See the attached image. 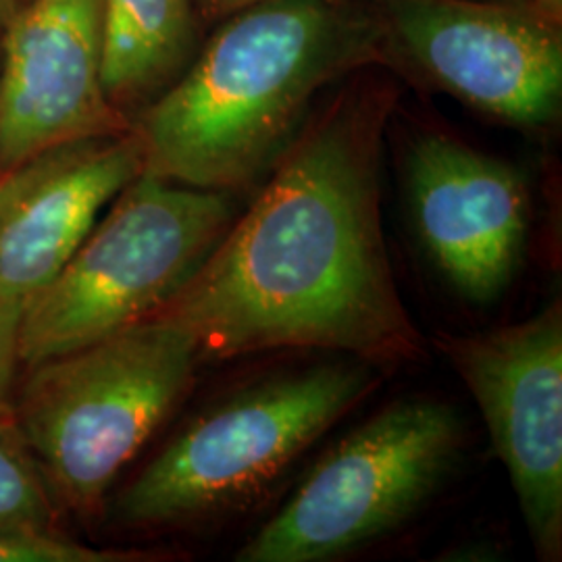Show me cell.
I'll return each instance as SVG.
<instances>
[{
	"instance_id": "6da1fadb",
	"label": "cell",
	"mask_w": 562,
	"mask_h": 562,
	"mask_svg": "<svg viewBox=\"0 0 562 562\" xmlns=\"http://www.w3.org/2000/svg\"><path fill=\"white\" fill-rule=\"evenodd\" d=\"M352 74L306 117L252 204L161 313L225 361L319 348L378 367L425 359L394 281L382 227L390 81Z\"/></svg>"
},
{
	"instance_id": "7a4b0ae2",
	"label": "cell",
	"mask_w": 562,
	"mask_h": 562,
	"mask_svg": "<svg viewBox=\"0 0 562 562\" xmlns=\"http://www.w3.org/2000/svg\"><path fill=\"white\" fill-rule=\"evenodd\" d=\"M378 65L383 30L373 0L240 9L132 120L142 171L202 190H246L280 159L323 88Z\"/></svg>"
},
{
	"instance_id": "3957f363",
	"label": "cell",
	"mask_w": 562,
	"mask_h": 562,
	"mask_svg": "<svg viewBox=\"0 0 562 562\" xmlns=\"http://www.w3.org/2000/svg\"><path fill=\"white\" fill-rule=\"evenodd\" d=\"M194 340L161 317L30 367L13 417L57 503L92 515L186 396Z\"/></svg>"
},
{
	"instance_id": "277c9868",
	"label": "cell",
	"mask_w": 562,
	"mask_h": 562,
	"mask_svg": "<svg viewBox=\"0 0 562 562\" xmlns=\"http://www.w3.org/2000/svg\"><path fill=\"white\" fill-rule=\"evenodd\" d=\"M236 215L232 192L142 171L59 273L25 302L21 364L30 369L161 313L215 250Z\"/></svg>"
},
{
	"instance_id": "5b68a950",
	"label": "cell",
	"mask_w": 562,
	"mask_h": 562,
	"mask_svg": "<svg viewBox=\"0 0 562 562\" xmlns=\"http://www.w3.org/2000/svg\"><path fill=\"white\" fill-rule=\"evenodd\" d=\"M369 362H331L209 408L142 469L115 503L125 527L202 521L250 501L373 392Z\"/></svg>"
},
{
	"instance_id": "8992f818",
	"label": "cell",
	"mask_w": 562,
	"mask_h": 562,
	"mask_svg": "<svg viewBox=\"0 0 562 562\" xmlns=\"http://www.w3.org/2000/svg\"><path fill=\"white\" fill-rule=\"evenodd\" d=\"M462 438L461 417L446 402H392L313 467L236 561H331L392 533L442 487Z\"/></svg>"
},
{
	"instance_id": "52a82bcc",
	"label": "cell",
	"mask_w": 562,
	"mask_h": 562,
	"mask_svg": "<svg viewBox=\"0 0 562 562\" xmlns=\"http://www.w3.org/2000/svg\"><path fill=\"white\" fill-rule=\"evenodd\" d=\"M383 65L522 130H543L562 106V21L531 4L373 0Z\"/></svg>"
},
{
	"instance_id": "ba28073f",
	"label": "cell",
	"mask_w": 562,
	"mask_h": 562,
	"mask_svg": "<svg viewBox=\"0 0 562 562\" xmlns=\"http://www.w3.org/2000/svg\"><path fill=\"white\" fill-rule=\"evenodd\" d=\"M477 402L536 554H562V306L494 331L440 338Z\"/></svg>"
},
{
	"instance_id": "9c48e42d",
	"label": "cell",
	"mask_w": 562,
	"mask_h": 562,
	"mask_svg": "<svg viewBox=\"0 0 562 562\" xmlns=\"http://www.w3.org/2000/svg\"><path fill=\"white\" fill-rule=\"evenodd\" d=\"M2 34L0 173L132 130L102 83V0H25Z\"/></svg>"
},
{
	"instance_id": "30bf717a",
	"label": "cell",
	"mask_w": 562,
	"mask_h": 562,
	"mask_svg": "<svg viewBox=\"0 0 562 562\" xmlns=\"http://www.w3.org/2000/svg\"><path fill=\"white\" fill-rule=\"evenodd\" d=\"M406 194L417 236L450 288L492 304L519 273L529 232V186L510 162L425 132L406 155Z\"/></svg>"
},
{
	"instance_id": "8fae6325",
	"label": "cell",
	"mask_w": 562,
	"mask_h": 562,
	"mask_svg": "<svg viewBox=\"0 0 562 562\" xmlns=\"http://www.w3.org/2000/svg\"><path fill=\"white\" fill-rule=\"evenodd\" d=\"M140 173L134 130L63 144L0 173V302L32 301Z\"/></svg>"
},
{
	"instance_id": "7c38bea8",
	"label": "cell",
	"mask_w": 562,
	"mask_h": 562,
	"mask_svg": "<svg viewBox=\"0 0 562 562\" xmlns=\"http://www.w3.org/2000/svg\"><path fill=\"white\" fill-rule=\"evenodd\" d=\"M196 0H102V83L113 106L130 117L178 80L196 55Z\"/></svg>"
},
{
	"instance_id": "4fadbf2b",
	"label": "cell",
	"mask_w": 562,
	"mask_h": 562,
	"mask_svg": "<svg viewBox=\"0 0 562 562\" xmlns=\"http://www.w3.org/2000/svg\"><path fill=\"white\" fill-rule=\"evenodd\" d=\"M57 498L13 417L0 413V540H41L57 529Z\"/></svg>"
},
{
	"instance_id": "5bb4252c",
	"label": "cell",
	"mask_w": 562,
	"mask_h": 562,
	"mask_svg": "<svg viewBox=\"0 0 562 562\" xmlns=\"http://www.w3.org/2000/svg\"><path fill=\"white\" fill-rule=\"evenodd\" d=\"M140 552L102 550L65 536L41 540H0V562H136Z\"/></svg>"
},
{
	"instance_id": "9a60e30c",
	"label": "cell",
	"mask_w": 562,
	"mask_h": 562,
	"mask_svg": "<svg viewBox=\"0 0 562 562\" xmlns=\"http://www.w3.org/2000/svg\"><path fill=\"white\" fill-rule=\"evenodd\" d=\"M21 306L0 302V413L13 408V385L20 367Z\"/></svg>"
},
{
	"instance_id": "2e32d148",
	"label": "cell",
	"mask_w": 562,
	"mask_h": 562,
	"mask_svg": "<svg viewBox=\"0 0 562 562\" xmlns=\"http://www.w3.org/2000/svg\"><path fill=\"white\" fill-rule=\"evenodd\" d=\"M267 2V0H196V9H199V18L209 23H220V21L229 18L232 13Z\"/></svg>"
},
{
	"instance_id": "e0dca14e",
	"label": "cell",
	"mask_w": 562,
	"mask_h": 562,
	"mask_svg": "<svg viewBox=\"0 0 562 562\" xmlns=\"http://www.w3.org/2000/svg\"><path fill=\"white\" fill-rule=\"evenodd\" d=\"M533 4L550 20L562 21V0H533Z\"/></svg>"
},
{
	"instance_id": "ac0fdd59",
	"label": "cell",
	"mask_w": 562,
	"mask_h": 562,
	"mask_svg": "<svg viewBox=\"0 0 562 562\" xmlns=\"http://www.w3.org/2000/svg\"><path fill=\"white\" fill-rule=\"evenodd\" d=\"M25 0H0V30L7 21L15 15V11L20 9Z\"/></svg>"
}]
</instances>
